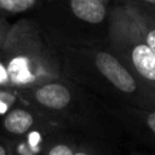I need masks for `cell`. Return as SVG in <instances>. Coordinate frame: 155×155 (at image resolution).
<instances>
[{
    "label": "cell",
    "instance_id": "cell-1",
    "mask_svg": "<svg viewBox=\"0 0 155 155\" xmlns=\"http://www.w3.org/2000/svg\"><path fill=\"white\" fill-rule=\"evenodd\" d=\"M59 50L63 78L86 87L99 98L108 99L109 104L155 109V96L126 68L107 42Z\"/></svg>",
    "mask_w": 155,
    "mask_h": 155
},
{
    "label": "cell",
    "instance_id": "cell-2",
    "mask_svg": "<svg viewBox=\"0 0 155 155\" xmlns=\"http://www.w3.org/2000/svg\"><path fill=\"white\" fill-rule=\"evenodd\" d=\"M19 92L24 103L64 130L92 138H105L109 134L110 120L114 119L105 102L67 78Z\"/></svg>",
    "mask_w": 155,
    "mask_h": 155
},
{
    "label": "cell",
    "instance_id": "cell-3",
    "mask_svg": "<svg viewBox=\"0 0 155 155\" xmlns=\"http://www.w3.org/2000/svg\"><path fill=\"white\" fill-rule=\"evenodd\" d=\"M0 58L7 68L11 86L18 91L63 78L59 47L31 17L21 18L11 24L0 48Z\"/></svg>",
    "mask_w": 155,
    "mask_h": 155
},
{
    "label": "cell",
    "instance_id": "cell-4",
    "mask_svg": "<svg viewBox=\"0 0 155 155\" xmlns=\"http://www.w3.org/2000/svg\"><path fill=\"white\" fill-rule=\"evenodd\" d=\"M110 5L101 0H48L34 18L59 47H87L107 42Z\"/></svg>",
    "mask_w": 155,
    "mask_h": 155
},
{
    "label": "cell",
    "instance_id": "cell-5",
    "mask_svg": "<svg viewBox=\"0 0 155 155\" xmlns=\"http://www.w3.org/2000/svg\"><path fill=\"white\" fill-rule=\"evenodd\" d=\"M107 45L155 96V52L143 39L128 5H110Z\"/></svg>",
    "mask_w": 155,
    "mask_h": 155
},
{
    "label": "cell",
    "instance_id": "cell-6",
    "mask_svg": "<svg viewBox=\"0 0 155 155\" xmlns=\"http://www.w3.org/2000/svg\"><path fill=\"white\" fill-rule=\"evenodd\" d=\"M105 107L111 117L125 126L131 133L155 147V109L109 104Z\"/></svg>",
    "mask_w": 155,
    "mask_h": 155
},
{
    "label": "cell",
    "instance_id": "cell-7",
    "mask_svg": "<svg viewBox=\"0 0 155 155\" xmlns=\"http://www.w3.org/2000/svg\"><path fill=\"white\" fill-rule=\"evenodd\" d=\"M53 124L31 105L22 102L0 119V134L6 138H17L40 126Z\"/></svg>",
    "mask_w": 155,
    "mask_h": 155
},
{
    "label": "cell",
    "instance_id": "cell-8",
    "mask_svg": "<svg viewBox=\"0 0 155 155\" xmlns=\"http://www.w3.org/2000/svg\"><path fill=\"white\" fill-rule=\"evenodd\" d=\"M64 128L47 124L34 128L24 136L17 138H6L12 155H44L51 139Z\"/></svg>",
    "mask_w": 155,
    "mask_h": 155
},
{
    "label": "cell",
    "instance_id": "cell-9",
    "mask_svg": "<svg viewBox=\"0 0 155 155\" xmlns=\"http://www.w3.org/2000/svg\"><path fill=\"white\" fill-rule=\"evenodd\" d=\"M126 5H128L130 7L143 39L155 52V10L134 4Z\"/></svg>",
    "mask_w": 155,
    "mask_h": 155
},
{
    "label": "cell",
    "instance_id": "cell-10",
    "mask_svg": "<svg viewBox=\"0 0 155 155\" xmlns=\"http://www.w3.org/2000/svg\"><path fill=\"white\" fill-rule=\"evenodd\" d=\"M79 133L62 130L50 142L44 155H74Z\"/></svg>",
    "mask_w": 155,
    "mask_h": 155
},
{
    "label": "cell",
    "instance_id": "cell-11",
    "mask_svg": "<svg viewBox=\"0 0 155 155\" xmlns=\"http://www.w3.org/2000/svg\"><path fill=\"white\" fill-rule=\"evenodd\" d=\"M42 0H0V16L4 18L23 15L38 8Z\"/></svg>",
    "mask_w": 155,
    "mask_h": 155
},
{
    "label": "cell",
    "instance_id": "cell-12",
    "mask_svg": "<svg viewBox=\"0 0 155 155\" xmlns=\"http://www.w3.org/2000/svg\"><path fill=\"white\" fill-rule=\"evenodd\" d=\"M21 92L16 88H0V119L4 117L13 107L22 103Z\"/></svg>",
    "mask_w": 155,
    "mask_h": 155
},
{
    "label": "cell",
    "instance_id": "cell-13",
    "mask_svg": "<svg viewBox=\"0 0 155 155\" xmlns=\"http://www.w3.org/2000/svg\"><path fill=\"white\" fill-rule=\"evenodd\" d=\"M82 134L79 136L74 155H109L97 143H93L92 140H85L82 139Z\"/></svg>",
    "mask_w": 155,
    "mask_h": 155
},
{
    "label": "cell",
    "instance_id": "cell-14",
    "mask_svg": "<svg viewBox=\"0 0 155 155\" xmlns=\"http://www.w3.org/2000/svg\"><path fill=\"white\" fill-rule=\"evenodd\" d=\"M0 88H13L11 86V80L7 68L1 58H0Z\"/></svg>",
    "mask_w": 155,
    "mask_h": 155
},
{
    "label": "cell",
    "instance_id": "cell-15",
    "mask_svg": "<svg viewBox=\"0 0 155 155\" xmlns=\"http://www.w3.org/2000/svg\"><path fill=\"white\" fill-rule=\"evenodd\" d=\"M11 24L12 23H10L7 21V18H4V17L0 16V48L2 47V45H4V42H5L6 38H7V34L10 31Z\"/></svg>",
    "mask_w": 155,
    "mask_h": 155
},
{
    "label": "cell",
    "instance_id": "cell-16",
    "mask_svg": "<svg viewBox=\"0 0 155 155\" xmlns=\"http://www.w3.org/2000/svg\"><path fill=\"white\" fill-rule=\"evenodd\" d=\"M115 4H134L143 7L155 10V0H113Z\"/></svg>",
    "mask_w": 155,
    "mask_h": 155
},
{
    "label": "cell",
    "instance_id": "cell-17",
    "mask_svg": "<svg viewBox=\"0 0 155 155\" xmlns=\"http://www.w3.org/2000/svg\"><path fill=\"white\" fill-rule=\"evenodd\" d=\"M0 155H12L7 139L2 134H0Z\"/></svg>",
    "mask_w": 155,
    "mask_h": 155
},
{
    "label": "cell",
    "instance_id": "cell-18",
    "mask_svg": "<svg viewBox=\"0 0 155 155\" xmlns=\"http://www.w3.org/2000/svg\"><path fill=\"white\" fill-rule=\"evenodd\" d=\"M101 1H103V2H105L108 5H111L113 4V0H101Z\"/></svg>",
    "mask_w": 155,
    "mask_h": 155
}]
</instances>
